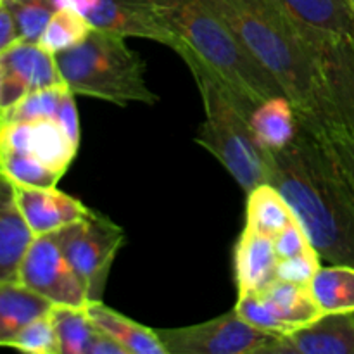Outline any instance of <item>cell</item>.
Wrapping results in <instances>:
<instances>
[{
  "mask_svg": "<svg viewBox=\"0 0 354 354\" xmlns=\"http://www.w3.org/2000/svg\"><path fill=\"white\" fill-rule=\"evenodd\" d=\"M2 93H3V68L0 62V116H2Z\"/></svg>",
  "mask_w": 354,
  "mask_h": 354,
  "instance_id": "obj_34",
  "label": "cell"
},
{
  "mask_svg": "<svg viewBox=\"0 0 354 354\" xmlns=\"http://www.w3.org/2000/svg\"><path fill=\"white\" fill-rule=\"evenodd\" d=\"M234 37L282 86L299 116H317L325 92L318 52L273 0H209Z\"/></svg>",
  "mask_w": 354,
  "mask_h": 354,
  "instance_id": "obj_2",
  "label": "cell"
},
{
  "mask_svg": "<svg viewBox=\"0 0 354 354\" xmlns=\"http://www.w3.org/2000/svg\"><path fill=\"white\" fill-rule=\"evenodd\" d=\"M310 292L322 315L354 313V266H320L310 280Z\"/></svg>",
  "mask_w": 354,
  "mask_h": 354,
  "instance_id": "obj_23",
  "label": "cell"
},
{
  "mask_svg": "<svg viewBox=\"0 0 354 354\" xmlns=\"http://www.w3.org/2000/svg\"><path fill=\"white\" fill-rule=\"evenodd\" d=\"M296 116L327 151L354 203V121L335 113L327 102L317 116Z\"/></svg>",
  "mask_w": 354,
  "mask_h": 354,
  "instance_id": "obj_16",
  "label": "cell"
},
{
  "mask_svg": "<svg viewBox=\"0 0 354 354\" xmlns=\"http://www.w3.org/2000/svg\"><path fill=\"white\" fill-rule=\"evenodd\" d=\"M92 30V24L78 10L71 7H59L45 26L38 44L52 54H57L66 48L75 47Z\"/></svg>",
  "mask_w": 354,
  "mask_h": 354,
  "instance_id": "obj_26",
  "label": "cell"
},
{
  "mask_svg": "<svg viewBox=\"0 0 354 354\" xmlns=\"http://www.w3.org/2000/svg\"><path fill=\"white\" fill-rule=\"evenodd\" d=\"M59 7L78 10L95 30L109 31L121 37L145 38L175 50L178 41L159 26L149 14L131 0H57Z\"/></svg>",
  "mask_w": 354,
  "mask_h": 354,
  "instance_id": "obj_12",
  "label": "cell"
},
{
  "mask_svg": "<svg viewBox=\"0 0 354 354\" xmlns=\"http://www.w3.org/2000/svg\"><path fill=\"white\" fill-rule=\"evenodd\" d=\"M21 40L19 31H17L16 21L7 7L6 0H0V54L12 47L14 44Z\"/></svg>",
  "mask_w": 354,
  "mask_h": 354,
  "instance_id": "obj_33",
  "label": "cell"
},
{
  "mask_svg": "<svg viewBox=\"0 0 354 354\" xmlns=\"http://www.w3.org/2000/svg\"><path fill=\"white\" fill-rule=\"evenodd\" d=\"M78 147L55 118L0 124V151L26 152L59 175H66Z\"/></svg>",
  "mask_w": 354,
  "mask_h": 354,
  "instance_id": "obj_10",
  "label": "cell"
},
{
  "mask_svg": "<svg viewBox=\"0 0 354 354\" xmlns=\"http://www.w3.org/2000/svg\"><path fill=\"white\" fill-rule=\"evenodd\" d=\"M131 2L176 38V48L185 45L196 52L252 107L275 95H286L277 80L234 37L209 0Z\"/></svg>",
  "mask_w": 354,
  "mask_h": 354,
  "instance_id": "obj_3",
  "label": "cell"
},
{
  "mask_svg": "<svg viewBox=\"0 0 354 354\" xmlns=\"http://www.w3.org/2000/svg\"><path fill=\"white\" fill-rule=\"evenodd\" d=\"M304 35L320 47L335 38L354 37V6L349 0H273Z\"/></svg>",
  "mask_w": 354,
  "mask_h": 354,
  "instance_id": "obj_13",
  "label": "cell"
},
{
  "mask_svg": "<svg viewBox=\"0 0 354 354\" xmlns=\"http://www.w3.org/2000/svg\"><path fill=\"white\" fill-rule=\"evenodd\" d=\"M235 311L252 327L280 337L322 315L308 283L279 279L258 292L239 294Z\"/></svg>",
  "mask_w": 354,
  "mask_h": 354,
  "instance_id": "obj_8",
  "label": "cell"
},
{
  "mask_svg": "<svg viewBox=\"0 0 354 354\" xmlns=\"http://www.w3.org/2000/svg\"><path fill=\"white\" fill-rule=\"evenodd\" d=\"M349 2H351V3H353V6H354V0H349Z\"/></svg>",
  "mask_w": 354,
  "mask_h": 354,
  "instance_id": "obj_35",
  "label": "cell"
},
{
  "mask_svg": "<svg viewBox=\"0 0 354 354\" xmlns=\"http://www.w3.org/2000/svg\"><path fill=\"white\" fill-rule=\"evenodd\" d=\"M273 242H275V251L279 259L294 258V256L304 254V252H310L315 249L306 230L297 220H294L283 230H280L273 237Z\"/></svg>",
  "mask_w": 354,
  "mask_h": 354,
  "instance_id": "obj_32",
  "label": "cell"
},
{
  "mask_svg": "<svg viewBox=\"0 0 354 354\" xmlns=\"http://www.w3.org/2000/svg\"><path fill=\"white\" fill-rule=\"evenodd\" d=\"M21 40L37 41L40 40L45 26L59 9L57 0H6Z\"/></svg>",
  "mask_w": 354,
  "mask_h": 354,
  "instance_id": "obj_29",
  "label": "cell"
},
{
  "mask_svg": "<svg viewBox=\"0 0 354 354\" xmlns=\"http://www.w3.org/2000/svg\"><path fill=\"white\" fill-rule=\"evenodd\" d=\"M33 237L14 199L12 183L0 175V283L17 282Z\"/></svg>",
  "mask_w": 354,
  "mask_h": 354,
  "instance_id": "obj_19",
  "label": "cell"
},
{
  "mask_svg": "<svg viewBox=\"0 0 354 354\" xmlns=\"http://www.w3.org/2000/svg\"><path fill=\"white\" fill-rule=\"evenodd\" d=\"M66 88L68 86L62 83V85L48 86V88L35 90V92L28 93L2 114L0 124L55 118Z\"/></svg>",
  "mask_w": 354,
  "mask_h": 354,
  "instance_id": "obj_28",
  "label": "cell"
},
{
  "mask_svg": "<svg viewBox=\"0 0 354 354\" xmlns=\"http://www.w3.org/2000/svg\"><path fill=\"white\" fill-rule=\"evenodd\" d=\"M17 282L57 306L88 304L85 286L69 265L55 232L35 235L21 263Z\"/></svg>",
  "mask_w": 354,
  "mask_h": 354,
  "instance_id": "obj_9",
  "label": "cell"
},
{
  "mask_svg": "<svg viewBox=\"0 0 354 354\" xmlns=\"http://www.w3.org/2000/svg\"><path fill=\"white\" fill-rule=\"evenodd\" d=\"M175 52L192 73L203 99L204 121L197 131V144L223 165L245 194L266 183L268 168L265 152L259 147L249 121L254 107L239 97L234 88L189 47L180 45Z\"/></svg>",
  "mask_w": 354,
  "mask_h": 354,
  "instance_id": "obj_4",
  "label": "cell"
},
{
  "mask_svg": "<svg viewBox=\"0 0 354 354\" xmlns=\"http://www.w3.org/2000/svg\"><path fill=\"white\" fill-rule=\"evenodd\" d=\"M86 313L93 324L113 337L127 354H166L165 346L154 328L145 327L118 313L102 301H92L86 304Z\"/></svg>",
  "mask_w": 354,
  "mask_h": 354,
  "instance_id": "obj_20",
  "label": "cell"
},
{
  "mask_svg": "<svg viewBox=\"0 0 354 354\" xmlns=\"http://www.w3.org/2000/svg\"><path fill=\"white\" fill-rule=\"evenodd\" d=\"M322 266V256L317 249L294 258L279 259L277 279L294 283H310L317 270Z\"/></svg>",
  "mask_w": 354,
  "mask_h": 354,
  "instance_id": "obj_31",
  "label": "cell"
},
{
  "mask_svg": "<svg viewBox=\"0 0 354 354\" xmlns=\"http://www.w3.org/2000/svg\"><path fill=\"white\" fill-rule=\"evenodd\" d=\"M52 306L50 301L23 283H0V346H9L30 322L48 313Z\"/></svg>",
  "mask_w": 354,
  "mask_h": 354,
  "instance_id": "obj_21",
  "label": "cell"
},
{
  "mask_svg": "<svg viewBox=\"0 0 354 354\" xmlns=\"http://www.w3.org/2000/svg\"><path fill=\"white\" fill-rule=\"evenodd\" d=\"M61 354H92L100 328L92 322L85 308L57 306L50 310Z\"/></svg>",
  "mask_w": 354,
  "mask_h": 354,
  "instance_id": "obj_25",
  "label": "cell"
},
{
  "mask_svg": "<svg viewBox=\"0 0 354 354\" xmlns=\"http://www.w3.org/2000/svg\"><path fill=\"white\" fill-rule=\"evenodd\" d=\"M263 152L266 182L287 201L322 261L354 266V203L320 142L297 123L289 145Z\"/></svg>",
  "mask_w": 354,
  "mask_h": 354,
  "instance_id": "obj_1",
  "label": "cell"
},
{
  "mask_svg": "<svg viewBox=\"0 0 354 354\" xmlns=\"http://www.w3.org/2000/svg\"><path fill=\"white\" fill-rule=\"evenodd\" d=\"M54 57L62 82L75 95L107 100L121 107L130 102L154 106L159 100L147 85L144 61L121 35L93 28L80 44Z\"/></svg>",
  "mask_w": 354,
  "mask_h": 354,
  "instance_id": "obj_5",
  "label": "cell"
},
{
  "mask_svg": "<svg viewBox=\"0 0 354 354\" xmlns=\"http://www.w3.org/2000/svg\"><path fill=\"white\" fill-rule=\"evenodd\" d=\"M0 62L3 68L2 114L28 93L64 83L54 54L37 41L19 40L0 54Z\"/></svg>",
  "mask_w": 354,
  "mask_h": 354,
  "instance_id": "obj_11",
  "label": "cell"
},
{
  "mask_svg": "<svg viewBox=\"0 0 354 354\" xmlns=\"http://www.w3.org/2000/svg\"><path fill=\"white\" fill-rule=\"evenodd\" d=\"M12 189L17 207L33 235L57 232L90 213L82 201L55 187L12 185Z\"/></svg>",
  "mask_w": 354,
  "mask_h": 354,
  "instance_id": "obj_14",
  "label": "cell"
},
{
  "mask_svg": "<svg viewBox=\"0 0 354 354\" xmlns=\"http://www.w3.org/2000/svg\"><path fill=\"white\" fill-rule=\"evenodd\" d=\"M272 354H354V313H325L279 337Z\"/></svg>",
  "mask_w": 354,
  "mask_h": 354,
  "instance_id": "obj_15",
  "label": "cell"
},
{
  "mask_svg": "<svg viewBox=\"0 0 354 354\" xmlns=\"http://www.w3.org/2000/svg\"><path fill=\"white\" fill-rule=\"evenodd\" d=\"M154 330L166 354H272L280 337L252 327L235 308L203 324Z\"/></svg>",
  "mask_w": 354,
  "mask_h": 354,
  "instance_id": "obj_7",
  "label": "cell"
},
{
  "mask_svg": "<svg viewBox=\"0 0 354 354\" xmlns=\"http://www.w3.org/2000/svg\"><path fill=\"white\" fill-rule=\"evenodd\" d=\"M296 220L282 194L272 183H261L248 192L245 227L275 237L280 230Z\"/></svg>",
  "mask_w": 354,
  "mask_h": 354,
  "instance_id": "obj_24",
  "label": "cell"
},
{
  "mask_svg": "<svg viewBox=\"0 0 354 354\" xmlns=\"http://www.w3.org/2000/svg\"><path fill=\"white\" fill-rule=\"evenodd\" d=\"M9 348L19 349V351L30 354H61L50 311L30 322L10 341Z\"/></svg>",
  "mask_w": 354,
  "mask_h": 354,
  "instance_id": "obj_30",
  "label": "cell"
},
{
  "mask_svg": "<svg viewBox=\"0 0 354 354\" xmlns=\"http://www.w3.org/2000/svg\"><path fill=\"white\" fill-rule=\"evenodd\" d=\"M234 265L239 294L258 292L275 282L279 256L273 237L244 227L235 245Z\"/></svg>",
  "mask_w": 354,
  "mask_h": 354,
  "instance_id": "obj_18",
  "label": "cell"
},
{
  "mask_svg": "<svg viewBox=\"0 0 354 354\" xmlns=\"http://www.w3.org/2000/svg\"><path fill=\"white\" fill-rule=\"evenodd\" d=\"M0 175L12 185L55 187L62 175L26 152L0 151Z\"/></svg>",
  "mask_w": 354,
  "mask_h": 354,
  "instance_id": "obj_27",
  "label": "cell"
},
{
  "mask_svg": "<svg viewBox=\"0 0 354 354\" xmlns=\"http://www.w3.org/2000/svg\"><path fill=\"white\" fill-rule=\"evenodd\" d=\"M325 102L354 121V37L335 38L318 50Z\"/></svg>",
  "mask_w": 354,
  "mask_h": 354,
  "instance_id": "obj_17",
  "label": "cell"
},
{
  "mask_svg": "<svg viewBox=\"0 0 354 354\" xmlns=\"http://www.w3.org/2000/svg\"><path fill=\"white\" fill-rule=\"evenodd\" d=\"M249 121L263 151H280L297 133L296 109L286 95L263 100L254 107Z\"/></svg>",
  "mask_w": 354,
  "mask_h": 354,
  "instance_id": "obj_22",
  "label": "cell"
},
{
  "mask_svg": "<svg viewBox=\"0 0 354 354\" xmlns=\"http://www.w3.org/2000/svg\"><path fill=\"white\" fill-rule=\"evenodd\" d=\"M69 265L88 294V303L102 301L111 266L124 242V232L104 214L90 209L86 216L55 232Z\"/></svg>",
  "mask_w": 354,
  "mask_h": 354,
  "instance_id": "obj_6",
  "label": "cell"
}]
</instances>
